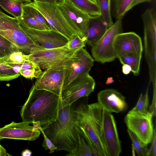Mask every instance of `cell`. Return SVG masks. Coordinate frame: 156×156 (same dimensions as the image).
I'll use <instances>...</instances> for the list:
<instances>
[{"mask_svg": "<svg viewBox=\"0 0 156 156\" xmlns=\"http://www.w3.org/2000/svg\"><path fill=\"white\" fill-rule=\"evenodd\" d=\"M21 27L32 39L45 49L65 47L69 41L66 37L52 30H39Z\"/></svg>", "mask_w": 156, "mask_h": 156, "instance_id": "obj_15", "label": "cell"}, {"mask_svg": "<svg viewBox=\"0 0 156 156\" xmlns=\"http://www.w3.org/2000/svg\"><path fill=\"white\" fill-rule=\"evenodd\" d=\"M29 3L43 16L50 26L51 30L61 34L69 41L78 34L65 17L57 3L35 1Z\"/></svg>", "mask_w": 156, "mask_h": 156, "instance_id": "obj_7", "label": "cell"}, {"mask_svg": "<svg viewBox=\"0 0 156 156\" xmlns=\"http://www.w3.org/2000/svg\"><path fill=\"white\" fill-rule=\"evenodd\" d=\"M74 52L65 46L45 49L29 55V59L44 70L49 68L68 69Z\"/></svg>", "mask_w": 156, "mask_h": 156, "instance_id": "obj_6", "label": "cell"}, {"mask_svg": "<svg viewBox=\"0 0 156 156\" xmlns=\"http://www.w3.org/2000/svg\"><path fill=\"white\" fill-rule=\"evenodd\" d=\"M60 103L61 96L37 89L33 84L21 109V117L23 122L39 124L42 127L58 119Z\"/></svg>", "mask_w": 156, "mask_h": 156, "instance_id": "obj_1", "label": "cell"}, {"mask_svg": "<svg viewBox=\"0 0 156 156\" xmlns=\"http://www.w3.org/2000/svg\"><path fill=\"white\" fill-rule=\"evenodd\" d=\"M72 57L71 65L66 69L63 88L78 76L89 73L93 66L94 58L83 48L74 51Z\"/></svg>", "mask_w": 156, "mask_h": 156, "instance_id": "obj_11", "label": "cell"}, {"mask_svg": "<svg viewBox=\"0 0 156 156\" xmlns=\"http://www.w3.org/2000/svg\"><path fill=\"white\" fill-rule=\"evenodd\" d=\"M0 34L26 55L45 49L25 32L20 26L18 18L11 17L0 11Z\"/></svg>", "mask_w": 156, "mask_h": 156, "instance_id": "obj_4", "label": "cell"}, {"mask_svg": "<svg viewBox=\"0 0 156 156\" xmlns=\"http://www.w3.org/2000/svg\"><path fill=\"white\" fill-rule=\"evenodd\" d=\"M79 144L78 148L72 156H100L94 151L78 132Z\"/></svg>", "mask_w": 156, "mask_h": 156, "instance_id": "obj_25", "label": "cell"}, {"mask_svg": "<svg viewBox=\"0 0 156 156\" xmlns=\"http://www.w3.org/2000/svg\"><path fill=\"white\" fill-rule=\"evenodd\" d=\"M123 32L122 19L117 20L101 38L92 46L91 52L94 60L104 63L117 58L113 47L116 35Z\"/></svg>", "mask_w": 156, "mask_h": 156, "instance_id": "obj_8", "label": "cell"}, {"mask_svg": "<svg viewBox=\"0 0 156 156\" xmlns=\"http://www.w3.org/2000/svg\"><path fill=\"white\" fill-rule=\"evenodd\" d=\"M57 2V3H58L63 1L64 0H56Z\"/></svg>", "mask_w": 156, "mask_h": 156, "instance_id": "obj_43", "label": "cell"}, {"mask_svg": "<svg viewBox=\"0 0 156 156\" xmlns=\"http://www.w3.org/2000/svg\"><path fill=\"white\" fill-rule=\"evenodd\" d=\"M32 154V153L30 150L27 149L22 152L21 155L23 156H30Z\"/></svg>", "mask_w": 156, "mask_h": 156, "instance_id": "obj_39", "label": "cell"}, {"mask_svg": "<svg viewBox=\"0 0 156 156\" xmlns=\"http://www.w3.org/2000/svg\"><path fill=\"white\" fill-rule=\"evenodd\" d=\"M142 55L133 53L122 54L117 57L122 65L126 64L130 66L131 71L135 76L140 74V62Z\"/></svg>", "mask_w": 156, "mask_h": 156, "instance_id": "obj_19", "label": "cell"}, {"mask_svg": "<svg viewBox=\"0 0 156 156\" xmlns=\"http://www.w3.org/2000/svg\"><path fill=\"white\" fill-rule=\"evenodd\" d=\"M66 73V69H47L33 84L37 89L46 90L61 96Z\"/></svg>", "mask_w": 156, "mask_h": 156, "instance_id": "obj_12", "label": "cell"}, {"mask_svg": "<svg viewBox=\"0 0 156 156\" xmlns=\"http://www.w3.org/2000/svg\"><path fill=\"white\" fill-rule=\"evenodd\" d=\"M116 57L125 53L142 55L143 47L140 37L134 32L122 33L115 37L113 42Z\"/></svg>", "mask_w": 156, "mask_h": 156, "instance_id": "obj_16", "label": "cell"}, {"mask_svg": "<svg viewBox=\"0 0 156 156\" xmlns=\"http://www.w3.org/2000/svg\"><path fill=\"white\" fill-rule=\"evenodd\" d=\"M76 8L90 16L100 15L97 3L90 0H69Z\"/></svg>", "mask_w": 156, "mask_h": 156, "instance_id": "obj_21", "label": "cell"}, {"mask_svg": "<svg viewBox=\"0 0 156 156\" xmlns=\"http://www.w3.org/2000/svg\"><path fill=\"white\" fill-rule=\"evenodd\" d=\"M133 0H111L112 16L116 20L122 19Z\"/></svg>", "mask_w": 156, "mask_h": 156, "instance_id": "obj_20", "label": "cell"}, {"mask_svg": "<svg viewBox=\"0 0 156 156\" xmlns=\"http://www.w3.org/2000/svg\"><path fill=\"white\" fill-rule=\"evenodd\" d=\"M42 72L40 67L37 68L29 69L20 71V74L25 78L32 79L34 78H38L42 75Z\"/></svg>", "mask_w": 156, "mask_h": 156, "instance_id": "obj_34", "label": "cell"}, {"mask_svg": "<svg viewBox=\"0 0 156 156\" xmlns=\"http://www.w3.org/2000/svg\"><path fill=\"white\" fill-rule=\"evenodd\" d=\"M131 71V68L130 66L126 64L123 65L122 72L125 75L129 74Z\"/></svg>", "mask_w": 156, "mask_h": 156, "instance_id": "obj_37", "label": "cell"}, {"mask_svg": "<svg viewBox=\"0 0 156 156\" xmlns=\"http://www.w3.org/2000/svg\"><path fill=\"white\" fill-rule=\"evenodd\" d=\"M24 122L14 121L0 128V139H10L29 141L36 140L41 132L38 129Z\"/></svg>", "mask_w": 156, "mask_h": 156, "instance_id": "obj_14", "label": "cell"}, {"mask_svg": "<svg viewBox=\"0 0 156 156\" xmlns=\"http://www.w3.org/2000/svg\"><path fill=\"white\" fill-rule=\"evenodd\" d=\"M18 51L19 50L15 45L0 34V58Z\"/></svg>", "mask_w": 156, "mask_h": 156, "instance_id": "obj_31", "label": "cell"}, {"mask_svg": "<svg viewBox=\"0 0 156 156\" xmlns=\"http://www.w3.org/2000/svg\"><path fill=\"white\" fill-rule=\"evenodd\" d=\"M100 15L110 28L113 24L111 9V0H97Z\"/></svg>", "mask_w": 156, "mask_h": 156, "instance_id": "obj_26", "label": "cell"}, {"mask_svg": "<svg viewBox=\"0 0 156 156\" xmlns=\"http://www.w3.org/2000/svg\"><path fill=\"white\" fill-rule=\"evenodd\" d=\"M153 0H133L129 7V11L132 9L133 7L140 3L146 2H150Z\"/></svg>", "mask_w": 156, "mask_h": 156, "instance_id": "obj_36", "label": "cell"}, {"mask_svg": "<svg viewBox=\"0 0 156 156\" xmlns=\"http://www.w3.org/2000/svg\"><path fill=\"white\" fill-rule=\"evenodd\" d=\"M0 11H2L1 10V9H0Z\"/></svg>", "mask_w": 156, "mask_h": 156, "instance_id": "obj_45", "label": "cell"}, {"mask_svg": "<svg viewBox=\"0 0 156 156\" xmlns=\"http://www.w3.org/2000/svg\"><path fill=\"white\" fill-rule=\"evenodd\" d=\"M19 2H21L24 3H29L32 2V0H15Z\"/></svg>", "mask_w": 156, "mask_h": 156, "instance_id": "obj_42", "label": "cell"}, {"mask_svg": "<svg viewBox=\"0 0 156 156\" xmlns=\"http://www.w3.org/2000/svg\"><path fill=\"white\" fill-rule=\"evenodd\" d=\"M22 14L29 16L44 25L47 30H51V27L42 14L30 3L22 5Z\"/></svg>", "mask_w": 156, "mask_h": 156, "instance_id": "obj_23", "label": "cell"}, {"mask_svg": "<svg viewBox=\"0 0 156 156\" xmlns=\"http://www.w3.org/2000/svg\"><path fill=\"white\" fill-rule=\"evenodd\" d=\"M23 3L15 0H0V6L2 9L18 19L22 16Z\"/></svg>", "mask_w": 156, "mask_h": 156, "instance_id": "obj_22", "label": "cell"}, {"mask_svg": "<svg viewBox=\"0 0 156 156\" xmlns=\"http://www.w3.org/2000/svg\"><path fill=\"white\" fill-rule=\"evenodd\" d=\"M32 0L44 2H46V3H57V2L56 0Z\"/></svg>", "mask_w": 156, "mask_h": 156, "instance_id": "obj_41", "label": "cell"}, {"mask_svg": "<svg viewBox=\"0 0 156 156\" xmlns=\"http://www.w3.org/2000/svg\"><path fill=\"white\" fill-rule=\"evenodd\" d=\"M156 128L154 129L153 135L151 141V145L149 149L148 156H156Z\"/></svg>", "mask_w": 156, "mask_h": 156, "instance_id": "obj_35", "label": "cell"}, {"mask_svg": "<svg viewBox=\"0 0 156 156\" xmlns=\"http://www.w3.org/2000/svg\"><path fill=\"white\" fill-rule=\"evenodd\" d=\"M95 86V80L89 73L77 77L63 88L61 95L62 106H71L79 98L88 96Z\"/></svg>", "mask_w": 156, "mask_h": 156, "instance_id": "obj_9", "label": "cell"}, {"mask_svg": "<svg viewBox=\"0 0 156 156\" xmlns=\"http://www.w3.org/2000/svg\"><path fill=\"white\" fill-rule=\"evenodd\" d=\"M10 155L6 152V150L0 144V156Z\"/></svg>", "mask_w": 156, "mask_h": 156, "instance_id": "obj_38", "label": "cell"}, {"mask_svg": "<svg viewBox=\"0 0 156 156\" xmlns=\"http://www.w3.org/2000/svg\"><path fill=\"white\" fill-rule=\"evenodd\" d=\"M87 40L86 37L77 34L69 41L65 47L69 50L75 51L85 47L87 44Z\"/></svg>", "mask_w": 156, "mask_h": 156, "instance_id": "obj_32", "label": "cell"}, {"mask_svg": "<svg viewBox=\"0 0 156 156\" xmlns=\"http://www.w3.org/2000/svg\"><path fill=\"white\" fill-rule=\"evenodd\" d=\"M109 28L100 15L90 16L86 33L87 44L93 46Z\"/></svg>", "mask_w": 156, "mask_h": 156, "instance_id": "obj_18", "label": "cell"}, {"mask_svg": "<svg viewBox=\"0 0 156 156\" xmlns=\"http://www.w3.org/2000/svg\"><path fill=\"white\" fill-rule=\"evenodd\" d=\"M153 116L152 113L149 112L146 114L128 113L124 118L128 129L146 145L151 143L153 135Z\"/></svg>", "mask_w": 156, "mask_h": 156, "instance_id": "obj_10", "label": "cell"}, {"mask_svg": "<svg viewBox=\"0 0 156 156\" xmlns=\"http://www.w3.org/2000/svg\"><path fill=\"white\" fill-rule=\"evenodd\" d=\"M33 124V126L39 129L43 135L44 140L42 144L43 147L46 150H49L50 154L54 152L57 148L44 133L40 125L38 124Z\"/></svg>", "mask_w": 156, "mask_h": 156, "instance_id": "obj_33", "label": "cell"}, {"mask_svg": "<svg viewBox=\"0 0 156 156\" xmlns=\"http://www.w3.org/2000/svg\"><path fill=\"white\" fill-rule=\"evenodd\" d=\"M149 105L148 89L144 94L141 93L136 105L128 113L146 114L149 112L148 108Z\"/></svg>", "mask_w": 156, "mask_h": 156, "instance_id": "obj_27", "label": "cell"}, {"mask_svg": "<svg viewBox=\"0 0 156 156\" xmlns=\"http://www.w3.org/2000/svg\"><path fill=\"white\" fill-rule=\"evenodd\" d=\"M107 156H119L122 152L115 121L112 113L105 110L98 102L88 104Z\"/></svg>", "mask_w": 156, "mask_h": 156, "instance_id": "obj_3", "label": "cell"}, {"mask_svg": "<svg viewBox=\"0 0 156 156\" xmlns=\"http://www.w3.org/2000/svg\"><path fill=\"white\" fill-rule=\"evenodd\" d=\"M20 75L16 73L11 66L0 62V81L11 80L17 78Z\"/></svg>", "mask_w": 156, "mask_h": 156, "instance_id": "obj_29", "label": "cell"}, {"mask_svg": "<svg viewBox=\"0 0 156 156\" xmlns=\"http://www.w3.org/2000/svg\"><path fill=\"white\" fill-rule=\"evenodd\" d=\"M88 104L81 103L73 108V121L79 133L92 148L101 156H107L106 151L94 121L89 111Z\"/></svg>", "mask_w": 156, "mask_h": 156, "instance_id": "obj_5", "label": "cell"}, {"mask_svg": "<svg viewBox=\"0 0 156 156\" xmlns=\"http://www.w3.org/2000/svg\"><path fill=\"white\" fill-rule=\"evenodd\" d=\"M127 133L132 142V146L140 156H148L149 149L147 145L144 144L134 133L127 129Z\"/></svg>", "mask_w": 156, "mask_h": 156, "instance_id": "obj_28", "label": "cell"}, {"mask_svg": "<svg viewBox=\"0 0 156 156\" xmlns=\"http://www.w3.org/2000/svg\"><path fill=\"white\" fill-rule=\"evenodd\" d=\"M72 105L63 107L61 102L58 119L41 127L45 135L56 147V151L64 150L72 156L78 147V132L74 125Z\"/></svg>", "mask_w": 156, "mask_h": 156, "instance_id": "obj_2", "label": "cell"}, {"mask_svg": "<svg viewBox=\"0 0 156 156\" xmlns=\"http://www.w3.org/2000/svg\"><path fill=\"white\" fill-rule=\"evenodd\" d=\"M91 1H92L95 2V3H97V0H90Z\"/></svg>", "mask_w": 156, "mask_h": 156, "instance_id": "obj_44", "label": "cell"}, {"mask_svg": "<svg viewBox=\"0 0 156 156\" xmlns=\"http://www.w3.org/2000/svg\"><path fill=\"white\" fill-rule=\"evenodd\" d=\"M114 81L115 80L112 77H109L107 79L105 84L107 85H109L113 83Z\"/></svg>", "mask_w": 156, "mask_h": 156, "instance_id": "obj_40", "label": "cell"}, {"mask_svg": "<svg viewBox=\"0 0 156 156\" xmlns=\"http://www.w3.org/2000/svg\"><path fill=\"white\" fill-rule=\"evenodd\" d=\"M18 19L21 27L39 30H47L44 25L35 20L23 14Z\"/></svg>", "mask_w": 156, "mask_h": 156, "instance_id": "obj_30", "label": "cell"}, {"mask_svg": "<svg viewBox=\"0 0 156 156\" xmlns=\"http://www.w3.org/2000/svg\"><path fill=\"white\" fill-rule=\"evenodd\" d=\"M57 4L65 17L72 28L78 34L86 37L90 16L76 8L69 0H64Z\"/></svg>", "mask_w": 156, "mask_h": 156, "instance_id": "obj_13", "label": "cell"}, {"mask_svg": "<svg viewBox=\"0 0 156 156\" xmlns=\"http://www.w3.org/2000/svg\"><path fill=\"white\" fill-rule=\"evenodd\" d=\"M30 61L29 59V55H26L19 51H14L8 55L0 58V62L13 68L15 66H20L23 63Z\"/></svg>", "mask_w": 156, "mask_h": 156, "instance_id": "obj_24", "label": "cell"}, {"mask_svg": "<svg viewBox=\"0 0 156 156\" xmlns=\"http://www.w3.org/2000/svg\"><path fill=\"white\" fill-rule=\"evenodd\" d=\"M98 103L105 110L118 113L125 110L127 104L125 97L113 89H107L99 91L97 94Z\"/></svg>", "mask_w": 156, "mask_h": 156, "instance_id": "obj_17", "label": "cell"}]
</instances>
